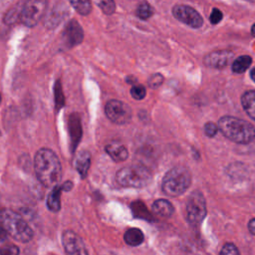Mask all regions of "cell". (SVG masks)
Returning <instances> with one entry per match:
<instances>
[{
  "label": "cell",
  "instance_id": "obj_1",
  "mask_svg": "<svg viewBox=\"0 0 255 255\" xmlns=\"http://www.w3.org/2000/svg\"><path fill=\"white\" fill-rule=\"evenodd\" d=\"M34 168L38 180L46 187L58 185L62 178V166L57 154L49 148H41L34 158Z\"/></svg>",
  "mask_w": 255,
  "mask_h": 255
},
{
  "label": "cell",
  "instance_id": "obj_2",
  "mask_svg": "<svg viewBox=\"0 0 255 255\" xmlns=\"http://www.w3.org/2000/svg\"><path fill=\"white\" fill-rule=\"evenodd\" d=\"M218 129L231 141L247 144L255 138V127L245 120L224 116L218 121Z\"/></svg>",
  "mask_w": 255,
  "mask_h": 255
},
{
  "label": "cell",
  "instance_id": "obj_3",
  "mask_svg": "<svg viewBox=\"0 0 255 255\" xmlns=\"http://www.w3.org/2000/svg\"><path fill=\"white\" fill-rule=\"evenodd\" d=\"M1 225L6 232L19 242H29L33 237L32 228L28 223L16 212L10 209L0 211Z\"/></svg>",
  "mask_w": 255,
  "mask_h": 255
},
{
  "label": "cell",
  "instance_id": "obj_4",
  "mask_svg": "<svg viewBox=\"0 0 255 255\" xmlns=\"http://www.w3.org/2000/svg\"><path fill=\"white\" fill-rule=\"evenodd\" d=\"M191 183L190 171L183 166H175L169 169L162 178L161 189L171 197L184 193Z\"/></svg>",
  "mask_w": 255,
  "mask_h": 255
},
{
  "label": "cell",
  "instance_id": "obj_5",
  "mask_svg": "<svg viewBox=\"0 0 255 255\" xmlns=\"http://www.w3.org/2000/svg\"><path fill=\"white\" fill-rule=\"evenodd\" d=\"M151 172L145 166L139 164L125 166L116 174L118 183L124 187H144L151 181Z\"/></svg>",
  "mask_w": 255,
  "mask_h": 255
},
{
  "label": "cell",
  "instance_id": "obj_6",
  "mask_svg": "<svg viewBox=\"0 0 255 255\" xmlns=\"http://www.w3.org/2000/svg\"><path fill=\"white\" fill-rule=\"evenodd\" d=\"M108 119L117 125L128 124L132 118V112L128 105L119 100H110L105 107Z\"/></svg>",
  "mask_w": 255,
  "mask_h": 255
},
{
  "label": "cell",
  "instance_id": "obj_7",
  "mask_svg": "<svg viewBox=\"0 0 255 255\" xmlns=\"http://www.w3.org/2000/svg\"><path fill=\"white\" fill-rule=\"evenodd\" d=\"M47 7V0H27L23 6L20 17L28 27H34L43 17Z\"/></svg>",
  "mask_w": 255,
  "mask_h": 255
},
{
  "label": "cell",
  "instance_id": "obj_8",
  "mask_svg": "<svg viewBox=\"0 0 255 255\" xmlns=\"http://www.w3.org/2000/svg\"><path fill=\"white\" fill-rule=\"evenodd\" d=\"M186 214L188 221L193 225H198L206 215V202L204 196L199 191L190 194L186 203Z\"/></svg>",
  "mask_w": 255,
  "mask_h": 255
},
{
  "label": "cell",
  "instance_id": "obj_9",
  "mask_svg": "<svg viewBox=\"0 0 255 255\" xmlns=\"http://www.w3.org/2000/svg\"><path fill=\"white\" fill-rule=\"evenodd\" d=\"M172 14L177 20L194 29L200 28L203 24L201 15L194 8L187 5H174L172 7Z\"/></svg>",
  "mask_w": 255,
  "mask_h": 255
},
{
  "label": "cell",
  "instance_id": "obj_10",
  "mask_svg": "<svg viewBox=\"0 0 255 255\" xmlns=\"http://www.w3.org/2000/svg\"><path fill=\"white\" fill-rule=\"evenodd\" d=\"M62 244L66 255H89L82 238L72 230L63 232Z\"/></svg>",
  "mask_w": 255,
  "mask_h": 255
},
{
  "label": "cell",
  "instance_id": "obj_11",
  "mask_svg": "<svg viewBox=\"0 0 255 255\" xmlns=\"http://www.w3.org/2000/svg\"><path fill=\"white\" fill-rule=\"evenodd\" d=\"M84 38V32L81 25L76 20H71L63 32L64 44L69 48L81 44Z\"/></svg>",
  "mask_w": 255,
  "mask_h": 255
},
{
  "label": "cell",
  "instance_id": "obj_12",
  "mask_svg": "<svg viewBox=\"0 0 255 255\" xmlns=\"http://www.w3.org/2000/svg\"><path fill=\"white\" fill-rule=\"evenodd\" d=\"M233 58H234V54L231 51L220 50V51H214L207 54L204 57L203 62L207 67L222 69L226 67Z\"/></svg>",
  "mask_w": 255,
  "mask_h": 255
},
{
  "label": "cell",
  "instance_id": "obj_13",
  "mask_svg": "<svg viewBox=\"0 0 255 255\" xmlns=\"http://www.w3.org/2000/svg\"><path fill=\"white\" fill-rule=\"evenodd\" d=\"M69 132L72 140V150L74 151L77 147L82 136V126L80 117L77 114H73L69 118Z\"/></svg>",
  "mask_w": 255,
  "mask_h": 255
},
{
  "label": "cell",
  "instance_id": "obj_14",
  "mask_svg": "<svg viewBox=\"0 0 255 255\" xmlns=\"http://www.w3.org/2000/svg\"><path fill=\"white\" fill-rule=\"evenodd\" d=\"M106 152L117 162L124 161L128 158V152L125 145L119 142H112L106 145Z\"/></svg>",
  "mask_w": 255,
  "mask_h": 255
},
{
  "label": "cell",
  "instance_id": "obj_15",
  "mask_svg": "<svg viewBox=\"0 0 255 255\" xmlns=\"http://www.w3.org/2000/svg\"><path fill=\"white\" fill-rule=\"evenodd\" d=\"M76 168L82 178H85L91 164V154L87 150L81 151L76 158Z\"/></svg>",
  "mask_w": 255,
  "mask_h": 255
},
{
  "label": "cell",
  "instance_id": "obj_16",
  "mask_svg": "<svg viewBox=\"0 0 255 255\" xmlns=\"http://www.w3.org/2000/svg\"><path fill=\"white\" fill-rule=\"evenodd\" d=\"M241 105L245 113L255 121V91H247L241 97Z\"/></svg>",
  "mask_w": 255,
  "mask_h": 255
},
{
  "label": "cell",
  "instance_id": "obj_17",
  "mask_svg": "<svg viewBox=\"0 0 255 255\" xmlns=\"http://www.w3.org/2000/svg\"><path fill=\"white\" fill-rule=\"evenodd\" d=\"M152 211L163 218L170 217L173 213L172 204L165 199H157L152 204Z\"/></svg>",
  "mask_w": 255,
  "mask_h": 255
},
{
  "label": "cell",
  "instance_id": "obj_18",
  "mask_svg": "<svg viewBox=\"0 0 255 255\" xmlns=\"http://www.w3.org/2000/svg\"><path fill=\"white\" fill-rule=\"evenodd\" d=\"M62 190H63L62 185H56L53 187L52 191L49 193L47 197V207L53 212H57L61 208Z\"/></svg>",
  "mask_w": 255,
  "mask_h": 255
},
{
  "label": "cell",
  "instance_id": "obj_19",
  "mask_svg": "<svg viewBox=\"0 0 255 255\" xmlns=\"http://www.w3.org/2000/svg\"><path fill=\"white\" fill-rule=\"evenodd\" d=\"M124 239L127 244L129 246H138L143 242L144 236L140 229L138 228H129L126 231Z\"/></svg>",
  "mask_w": 255,
  "mask_h": 255
},
{
  "label": "cell",
  "instance_id": "obj_20",
  "mask_svg": "<svg viewBox=\"0 0 255 255\" xmlns=\"http://www.w3.org/2000/svg\"><path fill=\"white\" fill-rule=\"evenodd\" d=\"M252 64V58L248 55L237 57L232 63V71L237 74L244 73Z\"/></svg>",
  "mask_w": 255,
  "mask_h": 255
},
{
  "label": "cell",
  "instance_id": "obj_21",
  "mask_svg": "<svg viewBox=\"0 0 255 255\" xmlns=\"http://www.w3.org/2000/svg\"><path fill=\"white\" fill-rule=\"evenodd\" d=\"M131 210L135 217H139L145 220H151V215L146 206L140 201H134L131 203Z\"/></svg>",
  "mask_w": 255,
  "mask_h": 255
},
{
  "label": "cell",
  "instance_id": "obj_22",
  "mask_svg": "<svg viewBox=\"0 0 255 255\" xmlns=\"http://www.w3.org/2000/svg\"><path fill=\"white\" fill-rule=\"evenodd\" d=\"M69 2L81 15H88L92 11L91 0H69Z\"/></svg>",
  "mask_w": 255,
  "mask_h": 255
},
{
  "label": "cell",
  "instance_id": "obj_23",
  "mask_svg": "<svg viewBox=\"0 0 255 255\" xmlns=\"http://www.w3.org/2000/svg\"><path fill=\"white\" fill-rule=\"evenodd\" d=\"M152 15H153V8L151 7V5L148 2L142 1L137 5L136 16L138 18H140L141 20H147Z\"/></svg>",
  "mask_w": 255,
  "mask_h": 255
},
{
  "label": "cell",
  "instance_id": "obj_24",
  "mask_svg": "<svg viewBox=\"0 0 255 255\" xmlns=\"http://www.w3.org/2000/svg\"><path fill=\"white\" fill-rule=\"evenodd\" d=\"M98 7L107 15H111L116 10V3L114 0H94Z\"/></svg>",
  "mask_w": 255,
  "mask_h": 255
},
{
  "label": "cell",
  "instance_id": "obj_25",
  "mask_svg": "<svg viewBox=\"0 0 255 255\" xmlns=\"http://www.w3.org/2000/svg\"><path fill=\"white\" fill-rule=\"evenodd\" d=\"M55 106L57 110H60L65 105V98L62 93V88L60 85V81L55 83Z\"/></svg>",
  "mask_w": 255,
  "mask_h": 255
},
{
  "label": "cell",
  "instance_id": "obj_26",
  "mask_svg": "<svg viewBox=\"0 0 255 255\" xmlns=\"http://www.w3.org/2000/svg\"><path fill=\"white\" fill-rule=\"evenodd\" d=\"M146 95V90L145 88L142 86V85H139V84H136V85H133L130 89V96L134 99V100H142Z\"/></svg>",
  "mask_w": 255,
  "mask_h": 255
},
{
  "label": "cell",
  "instance_id": "obj_27",
  "mask_svg": "<svg viewBox=\"0 0 255 255\" xmlns=\"http://www.w3.org/2000/svg\"><path fill=\"white\" fill-rule=\"evenodd\" d=\"M0 255H19V248L12 243L3 245L0 248Z\"/></svg>",
  "mask_w": 255,
  "mask_h": 255
},
{
  "label": "cell",
  "instance_id": "obj_28",
  "mask_svg": "<svg viewBox=\"0 0 255 255\" xmlns=\"http://www.w3.org/2000/svg\"><path fill=\"white\" fill-rule=\"evenodd\" d=\"M219 255H240V253H239V250L237 249V247L234 244L226 243L222 247Z\"/></svg>",
  "mask_w": 255,
  "mask_h": 255
},
{
  "label": "cell",
  "instance_id": "obj_29",
  "mask_svg": "<svg viewBox=\"0 0 255 255\" xmlns=\"http://www.w3.org/2000/svg\"><path fill=\"white\" fill-rule=\"evenodd\" d=\"M163 83V76L161 74H153L148 79V86L152 89L158 88Z\"/></svg>",
  "mask_w": 255,
  "mask_h": 255
},
{
  "label": "cell",
  "instance_id": "obj_30",
  "mask_svg": "<svg viewBox=\"0 0 255 255\" xmlns=\"http://www.w3.org/2000/svg\"><path fill=\"white\" fill-rule=\"evenodd\" d=\"M204 132L207 136L209 137H212L214 136L217 132H218V127L217 125H215L214 123L212 122H208L205 124L204 126Z\"/></svg>",
  "mask_w": 255,
  "mask_h": 255
},
{
  "label": "cell",
  "instance_id": "obj_31",
  "mask_svg": "<svg viewBox=\"0 0 255 255\" xmlns=\"http://www.w3.org/2000/svg\"><path fill=\"white\" fill-rule=\"evenodd\" d=\"M222 17H223V14L222 12L218 9V8H213L212 9V12L209 16V20H210V23L211 24H218L221 20H222Z\"/></svg>",
  "mask_w": 255,
  "mask_h": 255
},
{
  "label": "cell",
  "instance_id": "obj_32",
  "mask_svg": "<svg viewBox=\"0 0 255 255\" xmlns=\"http://www.w3.org/2000/svg\"><path fill=\"white\" fill-rule=\"evenodd\" d=\"M248 229H249L250 233H252V234L255 235V218H253V219H251V220L249 221V223H248Z\"/></svg>",
  "mask_w": 255,
  "mask_h": 255
},
{
  "label": "cell",
  "instance_id": "obj_33",
  "mask_svg": "<svg viewBox=\"0 0 255 255\" xmlns=\"http://www.w3.org/2000/svg\"><path fill=\"white\" fill-rule=\"evenodd\" d=\"M7 238V232L4 227L0 224V242H3Z\"/></svg>",
  "mask_w": 255,
  "mask_h": 255
},
{
  "label": "cell",
  "instance_id": "obj_34",
  "mask_svg": "<svg viewBox=\"0 0 255 255\" xmlns=\"http://www.w3.org/2000/svg\"><path fill=\"white\" fill-rule=\"evenodd\" d=\"M72 187H73V182H71V181H66V182L62 185V188H63L64 190H66V191H69Z\"/></svg>",
  "mask_w": 255,
  "mask_h": 255
},
{
  "label": "cell",
  "instance_id": "obj_35",
  "mask_svg": "<svg viewBox=\"0 0 255 255\" xmlns=\"http://www.w3.org/2000/svg\"><path fill=\"white\" fill-rule=\"evenodd\" d=\"M127 82H128V84L134 85L135 82H136V79H135L133 76H129V78H127Z\"/></svg>",
  "mask_w": 255,
  "mask_h": 255
},
{
  "label": "cell",
  "instance_id": "obj_36",
  "mask_svg": "<svg viewBox=\"0 0 255 255\" xmlns=\"http://www.w3.org/2000/svg\"><path fill=\"white\" fill-rule=\"evenodd\" d=\"M250 78H251V80L255 83V68H253V69L250 71Z\"/></svg>",
  "mask_w": 255,
  "mask_h": 255
},
{
  "label": "cell",
  "instance_id": "obj_37",
  "mask_svg": "<svg viewBox=\"0 0 255 255\" xmlns=\"http://www.w3.org/2000/svg\"><path fill=\"white\" fill-rule=\"evenodd\" d=\"M251 34L253 35V36H255V23L252 25V27H251Z\"/></svg>",
  "mask_w": 255,
  "mask_h": 255
},
{
  "label": "cell",
  "instance_id": "obj_38",
  "mask_svg": "<svg viewBox=\"0 0 255 255\" xmlns=\"http://www.w3.org/2000/svg\"><path fill=\"white\" fill-rule=\"evenodd\" d=\"M246 1H249V2H252V3H255V0H246Z\"/></svg>",
  "mask_w": 255,
  "mask_h": 255
},
{
  "label": "cell",
  "instance_id": "obj_39",
  "mask_svg": "<svg viewBox=\"0 0 255 255\" xmlns=\"http://www.w3.org/2000/svg\"><path fill=\"white\" fill-rule=\"evenodd\" d=\"M0 103H1V95H0Z\"/></svg>",
  "mask_w": 255,
  "mask_h": 255
}]
</instances>
